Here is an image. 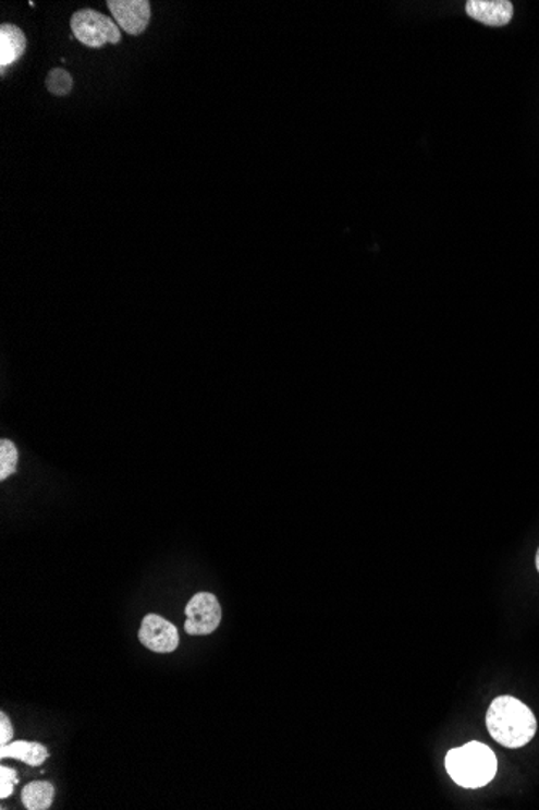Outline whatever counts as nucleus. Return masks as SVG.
Returning a JSON list of instances; mask_svg holds the SVG:
<instances>
[{
  "label": "nucleus",
  "instance_id": "nucleus-1",
  "mask_svg": "<svg viewBox=\"0 0 539 810\" xmlns=\"http://www.w3.org/2000/svg\"><path fill=\"white\" fill-rule=\"evenodd\" d=\"M487 726L494 741L509 749L524 748L535 738L538 729L531 709L512 696H501L491 702Z\"/></svg>",
  "mask_w": 539,
  "mask_h": 810
},
{
  "label": "nucleus",
  "instance_id": "nucleus-2",
  "mask_svg": "<svg viewBox=\"0 0 539 810\" xmlns=\"http://www.w3.org/2000/svg\"><path fill=\"white\" fill-rule=\"evenodd\" d=\"M446 769L462 788H483L498 773V759L493 749L483 742L471 741L448 752Z\"/></svg>",
  "mask_w": 539,
  "mask_h": 810
},
{
  "label": "nucleus",
  "instance_id": "nucleus-3",
  "mask_svg": "<svg viewBox=\"0 0 539 810\" xmlns=\"http://www.w3.org/2000/svg\"><path fill=\"white\" fill-rule=\"evenodd\" d=\"M70 26H72L75 38L86 48L97 49L106 45H119L122 39V32L115 20L102 15L97 10H78L73 13Z\"/></svg>",
  "mask_w": 539,
  "mask_h": 810
},
{
  "label": "nucleus",
  "instance_id": "nucleus-4",
  "mask_svg": "<svg viewBox=\"0 0 539 810\" xmlns=\"http://www.w3.org/2000/svg\"><path fill=\"white\" fill-rule=\"evenodd\" d=\"M184 629L191 636L212 634L222 621V607L216 595L199 592L186 605Z\"/></svg>",
  "mask_w": 539,
  "mask_h": 810
},
{
  "label": "nucleus",
  "instance_id": "nucleus-5",
  "mask_svg": "<svg viewBox=\"0 0 539 810\" xmlns=\"http://www.w3.org/2000/svg\"><path fill=\"white\" fill-rule=\"evenodd\" d=\"M139 641L157 654H170L179 649V629L166 618L149 614L140 625Z\"/></svg>",
  "mask_w": 539,
  "mask_h": 810
},
{
  "label": "nucleus",
  "instance_id": "nucleus-6",
  "mask_svg": "<svg viewBox=\"0 0 539 810\" xmlns=\"http://www.w3.org/2000/svg\"><path fill=\"white\" fill-rule=\"evenodd\" d=\"M117 25L132 36L146 32L150 22V2L147 0H109L107 2Z\"/></svg>",
  "mask_w": 539,
  "mask_h": 810
},
{
  "label": "nucleus",
  "instance_id": "nucleus-7",
  "mask_svg": "<svg viewBox=\"0 0 539 810\" xmlns=\"http://www.w3.org/2000/svg\"><path fill=\"white\" fill-rule=\"evenodd\" d=\"M465 10L470 19L488 26H505L514 16V5L509 0H468Z\"/></svg>",
  "mask_w": 539,
  "mask_h": 810
},
{
  "label": "nucleus",
  "instance_id": "nucleus-8",
  "mask_svg": "<svg viewBox=\"0 0 539 810\" xmlns=\"http://www.w3.org/2000/svg\"><path fill=\"white\" fill-rule=\"evenodd\" d=\"M26 50V36L19 26L12 23H3L0 26V69L19 62Z\"/></svg>",
  "mask_w": 539,
  "mask_h": 810
},
{
  "label": "nucleus",
  "instance_id": "nucleus-9",
  "mask_svg": "<svg viewBox=\"0 0 539 810\" xmlns=\"http://www.w3.org/2000/svg\"><path fill=\"white\" fill-rule=\"evenodd\" d=\"M0 758L16 759V761L28 763V765L39 766L47 761L49 752L39 742L16 741L2 746L0 748Z\"/></svg>",
  "mask_w": 539,
  "mask_h": 810
},
{
  "label": "nucleus",
  "instance_id": "nucleus-10",
  "mask_svg": "<svg viewBox=\"0 0 539 810\" xmlns=\"http://www.w3.org/2000/svg\"><path fill=\"white\" fill-rule=\"evenodd\" d=\"M53 786L49 782H33L22 791V802L28 810H47L52 806Z\"/></svg>",
  "mask_w": 539,
  "mask_h": 810
},
{
  "label": "nucleus",
  "instance_id": "nucleus-11",
  "mask_svg": "<svg viewBox=\"0 0 539 810\" xmlns=\"http://www.w3.org/2000/svg\"><path fill=\"white\" fill-rule=\"evenodd\" d=\"M46 88L53 96H69L73 89V78L66 70L52 69L46 78Z\"/></svg>",
  "mask_w": 539,
  "mask_h": 810
},
{
  "label": "nucleus",
  "instance_id": "nucleus-12",
  "mask_svg": "<svg viewBox=\"0 0 539 810\" xmlns=\"http://www.w3.org/2000/svg\"><path fill=\"white\" fill-rule=\"evenodd\" d=\"M16 464H19V451L15 445L9 440H2L0 444V479L5 481L7 477L12 476Z\"/></svg>",
  "mask_w": 539,
  "mask_h": 810
},
{
  "label": "nucleus",
  "instance_id": "nucleus-13",
  "mask_svg": "<svg viewBox=\"0 0 539 810\" xmlns=\"http://www.w3.org/2000/svg\"><path fill=\"white\" fill-rule=\"evenodd\" d=\"M19 785V776L10 766H0V798L7 799L13 795V788Z\"/></svg>",
  "mask_w": 539,
  "mask_h": 810
},
{
  "label": "nucleus",
  "instance_id": "nucleus-14",
  "mask_svg": "<svg viewBox=\"0 0 539 810\" xmlns=\"http://www.w3.org/2000/svg\"><path fill=\"white\" fill-rule=\"evenodd\" d=\"M13 738V726L10 723L9 716L5 714L0 715V745L5 746L12 741Z\"/></svg>",
  "mask_w": 539,
  "mask_h": 810
},
{
  "label": "nucleus",
  "instance_id": "nucleus-15",
  "mask_svg": "<svg viewBox=\"0 0 539 810\" xmlns=\"http://www.w3.org/2000/svg\"><path fill=\"white\" fill-rule=\"evenodd\" d=\"M537 570L539 572V548H538V552H537Z\"/></svg>",
  "mask_w": 539,
  "mask_h": 810
}]
</instances>
